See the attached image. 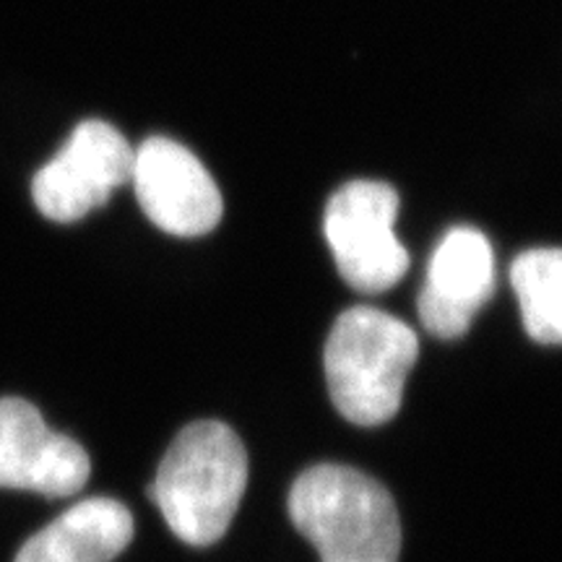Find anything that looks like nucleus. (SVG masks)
<instances>
[{
  "mask_svg": "<svg viewBox=\"0 0 562 562\" xmlns=\"http://www.w3.org/2000/svg\"><path fill=\"white\" fill-rule=\"evenodd\" d=\"M131 539V510L112 497H89L34 533L16 562H112Z\"/></svg>",
  "mask_w": 562,
  "mask_h": 562,
  "instance_id": "9",
  "label": "nucleus"
},
{
  "mask_svg": "<svg viewBox=\"0 0 562 562\" xmlns=\"http://www.w3.org/2000/svg\"><path fill=\"white\" fill-rule=\"evenodd\" d=\"M133 146L115 125L83 121L58 157L34 175L32 199L42 216L70 224L100 209L117 188L131 182Z\"/></svg>",
  "mask_w": 562,
  "mask_h": 562,
  "instance_id": "5",
  "label": "nucleus"
},
{
  "mask_svg": "<svg viewBox=\"0 0 562 562\" xmlns=\"http://www.w3.org/2000/svg\"><path fill=\"white\" fill-rule=\"evenodd\" d=\"M290 516L321 562H396L402 521L391 492L339 463H318L297 476Z\"/></svg>",
  "mask_w": 562,
  "mask_h": 562,
  "instance_id": "2",
  "label": "nucleus"
},
{
  "mask_svg": "<svg viewBox=\"0 0 562 562\" xmlns=\"http://www.w3.org/2000/svg\"><path fill=\"white\" fill-rule=\"evenodd\" d=\"M248 487V453L224 422L182 427L161 459L149 497L175 537L209 547L227 533Z\"/></svg>",
  "mask_w": 562,
  "mask_h": 562,
  "instance_id": "1",
  "label": "nucleus"
},
{
  "mask_svg": "<svg viewBox=\"0 0 562 562\" xmlns=\"http://www.w3.org/2000/svg\"><path fill=\"white\" fill-rule=\"evenodd\" d=\"M396 220L398 193L389 182L355 180L331 195L323 229L351 290L381 294L409 271V252L398 243Z\"/></svg>",
  "mask_w": 562,
  "mask_h": 562,
  "instance_id": "4",
  "label": "nucleus"
},
{
  "mask_svg": "<svg viewBox=\"0 0 562 562\" xmlns=\"http://www.w3.org/2000/svg\"><path fill=\"white\" fill-rule=\"evenodd\" d=\"M495 294V256L480 229L453 227L435 248L419 294V321L438 339H459Z\"/></svg>",
  "mask_w": 562,
  "mask_h": 562,
  "instance_id": "8",
  "label": "nucleus"
},
{
  "mask_svg": "<svg viewBox=\"0 0 562 562\" xmlns=\"http://www.w3.org/2000/svg\"><path fill=\"white\" fill-rule=\"evenodd\" d=\"M510 284L533 341L562 344V248L526 250L510 266Z\"/></svg>",
  "mask_w": 562,
  "mask_h": 562,
  "instance_id": "10",
  "label": "nucleus"
},
{
  "mask_svg": "<svg viewBox=\"0 0 562 562\" xmlns=\"http://www.w3.org/2000/svg\"><path fill=\"white\" fill-rule=\"evenodd\" d=\"M91 463L68 435L55 432L24 398H0V487L70 497L89 482Z\"/></svg>",
  "mask_w": 562,
  "mask_h": 562,
  "instance_id": "7",
  "label": "nucleus"
},
{
  "mask_svg": "<svg viewBox=\"0 0 562 562\" xmlns=\"http://www.w3.org/2000/svg\"><path fill=\"white\" fill-rule=\"evenodd\" d=\"M417 357L412 326L375 307H349L336 318L323 351L334 406L360 427L385 425L402 409Z\"/></svg>",
  "mask_w": 562,
  "mask_h": 562,
  "instance_id": "3",
  "label": "nucleus"
},
{
  "mask_svg": "<svg viewBox=\"0 0 562 562\" xmlns=\"http://www.w3.org/2000/svg\"><path fill=\"white\" fill-rule=\"evenodd\" d=\"M133 191L144 214L175 237L209 235L224 203L201 159L178 140L154 136L133 151Z\"/></svg>",
  "mask_w": 562,
  "mask_h": 562,
  "instance_id": "6",
  "label": "nucleus"
}]
</instances>
